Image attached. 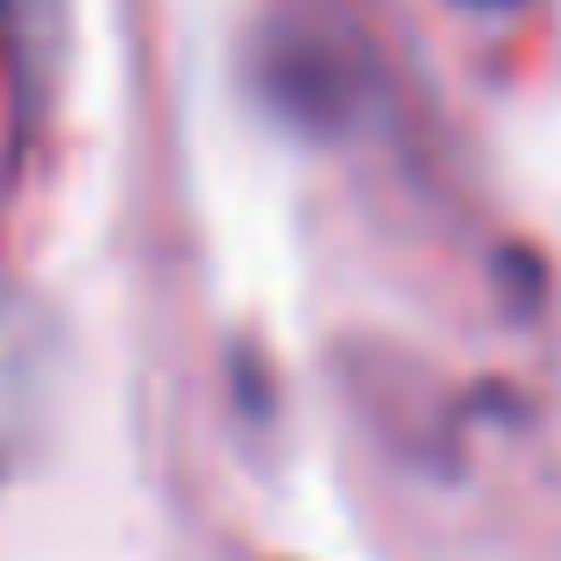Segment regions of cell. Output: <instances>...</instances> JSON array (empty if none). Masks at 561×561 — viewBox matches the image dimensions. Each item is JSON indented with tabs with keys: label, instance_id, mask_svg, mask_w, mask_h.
Segmentation results:
<instances>
[{
	"label": "cell",
	"instance_id": "1",
	"mask_svg": "<svg viewBox=\"0 0 561 561\" xmlns=\"http://www.w3.org/2000/svg\"><path fill=\"white\" fill-rule=\"evenodd\" d=\"M271 100L299 122H334L342 114V57L328 43H285L271 57Z\"/></svg>",
	"mask_w": 561,
	"mask_h": 561
}]
</instances>
